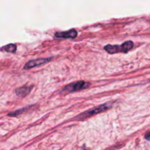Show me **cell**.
Listing matches in <instances>:
<instances>
[{"label":"cell","instance_id":"cell-1","mask_svg":"<svg viewBox=\"0 0 150 150\" xmlns=\"http://www.w3.org/2000/svg\"><path fill=\"white\" fill-rule=\"evenodd\" d=\"M133 48V41L128 40L125 42L122 45H106L104 47V50L107 51L108 54H117V53L122 52V53H127L129 51Z\"/></svg>","mask_w":150,"mask_h":150},{"label":"cell","instance_id":"cell-2","mask_svg":"<svg viewBox=\"0 0 150 150\" xmlns=\"http://www.w3.org/2000/svg\"><path fill=\"white\" fill-rule=\"evenodd\" d=\"M112 107V103L111 102H108L102 104V105H99L98 107H95V108H92V109L88 110V111H85V112L81 113L79 115L77 116L76 119H79V120H83L84 118H87V117H90L92 116L96 115V114H100L101 112H103V111H106V110L109 109L110 108Z\"/></svg>","mask_w":150,"mask_h":150},{"label":"cell","instance_id":"cell-3","mask_svg":"<svg viewBox=\"0 0 150 150\" xmlns=\"http://www.w3.org/2000/svg\"><path fill=\"white\" fill-rule=\"evenodd\" d=\"M90 85V83L85 82L83 81H79L73 82V83L64 86V89H62V92H66V93H72V92H77V91L88 88V86H89Z\"/></svg>","mask_w":150,"mask_h":150},{"label":"cell","instance_id":"cell-4","mask_svg":"<svg viewBox=\"0 0 150 150\" xmlns=\"http://www.w3.org/2000/svg\"><path fill=\"white\" fill-rule=\"evenodd\" d=\"M53 59V57H48V58H40L38 59L31 60L25 64L23 69L24 70H29V69L33 68V67H38V66L43 65V64L48 63Z\"/></svg>","mask_w":150,"mask_h":150},{"label":"cell","instance_id":"cell-5","mask_svg":"<svg viewBox=\"0 0 150 150\" xmlns=\"http://www.w3.org/2000/svg\"><path fill=\"white\" fill-rule=\"evenodd\" d=\"M56 38H75L77 37V31L74 29H72L70 30L65 31V32H59L55 33Z\"/></svg>","mask_w":150,"mask_h":150},{"label":"cell","instance_id":"cell-6","mask_svg":"<svg viewBox=\"0 0 150 150\" xmlns=\"http://www.w3.org/2000/svg\"><path fill=\"white\" fill-rule=\"evenodd\" d=\"M33 86H21L18 89H16V94L17 96L20 97V98H25L26 95H29L30 92L32 91Z\"/></svg>","mask_w":150,"mask_h":150},{"label":"cell","instance_id":"cell-7","mask_svg":"<svg viewBox=\"0 0 150 150\" xmlns=\"http://www.w3.org/2000/svg\"><path fill=\"white\" fill-rule=\"evenodd\" d=\"M1 50L8 53H15L16 51V50H17V47H16V45L15 44L10 43L8 45H6L4 46H3L1 48Z\"/></svg>","mask_w":150,"mask_h":150},{"label":"cell","instance_id":"cell-8","mask_svg":"<svg viewBox=\"0 0 150 150\" xmlns=\"http://www.w3.org/2000/svg\"><path fill=\"white\" fill-rule=\"evenodd\" d=\"M144 138H145V139H146V140L149 141V142H150V131L147 132V133H146V135H145Z\"/></svg>","mask_w":150,"mask_h":150},{"label":"cell","instance_id":"cell-9","mask_svg":"<svg viewBox=\"0 0 150 150\" xmlns=\"http://www.w3.org/2000/svg\"><path fill=\"white\" fill-rule=\"evenodd\" d=\"M83 150H86V149H83Z\"/></svg>","mask_w":150,"mask_h":150}]
</instances>
